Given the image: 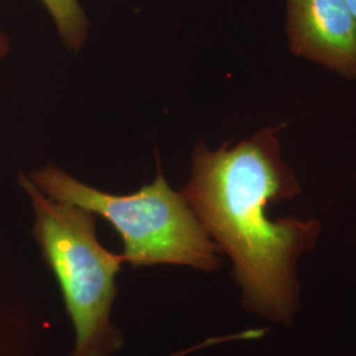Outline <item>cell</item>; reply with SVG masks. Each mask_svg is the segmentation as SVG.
Returning a JSON list of instances; mask_svg holds the SVG:
<instances>
[{"label":"cell","instance_id":"cell-4","mask_svg":"<svg viewBox=\"0 0 356 356\" xmlns=\"http://www.w3.org/2000/svg\"><path fill=\"white\" fill-rule=\"evenodd\" d=\"M286 35L296 57L356 79V23L343 0H286Z\"/></svg>","mask_w":356,"mask_h":356},{"label":"cell","instance_id":"cell-8","mask_svg":"<svg viewBox=\"0 0 356 356\" xmlns=\"http://www.w3.org/2000/svg\"><path fill=\"white\" fill-rule=\"evenodd\" d=\"M173 356H179V354H177V355H173Z\"/></svg>","mask_w":356,"mask_h":356},{"label":"cell","instance_id":"cell-7","mask_svg":"<svg viewBox=\"0 0 356 356\" xmlns=\"http://www.w3.org/2000/svg\"><path fill=\"white\" fill-rule=\"evenodd\" d=\"M343 1L346 3V6H347L350 13L353 15V17H354V20H355L356 23V0H343Z\"/></svg>","mask_w":356,"mask_h":356},{"label":"cell","instance_id":"cell-2","mask_svg":"<svg viewBox=\"0 0 356 356\" xmlns=\"http://www.w3.org/2000/svg\"><path fill=\"white\" fill-rule=\"evenodd\" d=\"M19 184L32 202L35 239L58 281L76 330L72 356L113 355L123 344L111 322L122 254L98 242L94 213L54 201L24 175Z\"/></svg>","mask_w":356,"mask_h":356},{"label":"cell","instance_id":"cell-3","mask_svg":"<svg viewBox=\"0 0 356 356\" xmlns=\"http://www.w3.org/2000/svg\"><path fill=\"white\" fill-rule=\"evenodd\" d=\"M29 178L54 201L74 204L108 220L122 236L124 263L134 267L173 264L202 270H214L219 266V248L182 193L173 191L163 173L128 195L94 189L57 166L40 168Z\"/></svg>","mask_w":356,"mask_h":356},{"label":"cell","instance_id":"cell-1","mask_svg":"<svg viewBox=\"0 0 356 356\" xmlns=\"http://www.w3.org/2000/svg\"><path fill=\"white\" fill-rule=\"evenodd\" d=\"M297 191L275 128L216 151L200 144L182 191L210 239L231 259L244 304L277 322H289L296 313V263L319 229L316 220L269 216L270 204Z\"/></svg>","mask_w":356,"mask_h":356},{"label":"cell","instance_id":"cell-5","mask_svg":"<svg viewBox=\"0 0 356 356\" xmlns=\"http://www.w3.org/2000/svg\"><path fill=\"white\" fill-rule=\"evenodd\" d=\"M51 13L65 45L79 51L88 36L89 20L78 0H41Z\"/></svg>","mask_w":356,"mask_h":356},{"label":"cell","instance_id":"cell-6","mask_svg":"<svg viewBox=\"0 0 356 356\" xmlns=\"http://www.w3.org/2000/svg\"><path fill=\"white\" fill-rule=\"evenodd\" d=\"M8 48H10L8 38L0 31V57H3L8 51Z\"/></svg>","mask_w":356,"mask_h":356}]
</instances>
